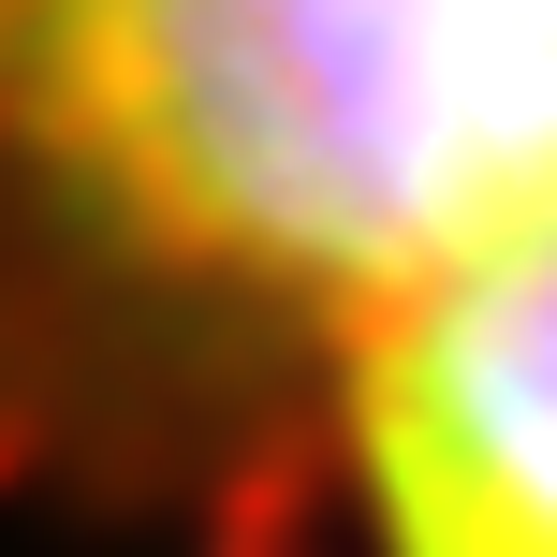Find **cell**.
<instances>
[{"label": "cell", "mask_w": 557, "mask_h": 557, "mask_svg": "<svg viewBox=\"0 0 557 557\" xmlns=\"http://www.w3.org/2000/svg\"><path fill=\"white\" fill-rule=\"evenodd\" d=\"M557 206V0H0V221L147 294H382Z\"/></svg>", "instance_id": "6da1fadb"}, {"label": "cell", "mask_w": 557, "mask_h": 557, "mask_svg": "<svg viewBox=\"0 0 557 557\" xmlns=\"http://www.w3.org/2000/svg\"><path fill=\"white\" fill-rule=\"evenodd\" d=\"M367 557H557V206L352 323Z\"/></svg>", "instance_id": "7a4b0ae2"}]
</instances>
